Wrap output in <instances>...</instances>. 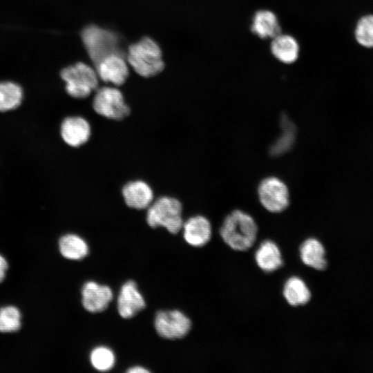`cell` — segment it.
<instances>
[{
    "instance_id": "30bf717a",
    "label": "cell",
    "mask_w": 373,
    "mask_h": 373,
    "mask_svg": "<svg viewBox=\"0 0 373 373\" xmlns=\"http://www.w3.org/2000/svg\"><path fill=\"white\" fill-rule=\"evenodd\" d=\"M90 132L88 122L79 116L66 117L60 126V134L63 141L72 147H79L87 142Z\"/></svg>"
},
{
    "instance_id": "cb8c5ba5",
    "label": "cell",
    "mask_w": 373,
    "mask_h": 373,
    "mask_svg": "<svg viewBox=\"0 0 373 373\" xmlns=\"http://www.w3.org/2000/svg\"><path fill=\"white\" fill-rule=\"evenodd\" d=\"M90 358L94 368L102 372L111 370L115 362L112 350L104 346L95 347L90 353Z\"/></svg>"
},
{
    "instance_id": "9a60e30c",
    "label": "cell",
    "mask_w": 373,
    "mask_h": 373,
    "mask_svg": "<svg viewBox=\"0 0 373 373\" xmlns=\"http://www.w3.org/2000/svg\"><path fill=\"white\" fill-rule=\"evenodd\" d=\"M270 48L274 57L283 64H293L299 56V44L297 40L289 35L280 33L274 37Z\"/></svg>"
},
{
    "instance_id": "484cf974",
    "label": "cell",
    "mask_w": 373,
    "mask_h": 373,
    "mask_svg": "<svg viewBox=\"0 0 373 373\" xmlns=\"http://www.w3.org/2000/svg\"><path fill=\"white\" fill-rule=\"evenodd\" d=\"M8 269V262L5 257L0 254V283L5 280Z\"/></svg>"
},
{
    "instance_id": "ba28073f",
    "label": "cell",
    "mask_w": 373,
    "mask_h": 373,
    "mask_svg": "<svg viewBox=\"0 0 373 373\" xmlns=\"http://www.w3.org/2000/svg\"><path fill=\"white\" fill-rule=\"evenodd\" d=\"M191 322L178 310L160 311L155 318V327L157 334L168 339L181 338L191 329Z\"/></svg>"
},
{
    "instance_id": "7c38bea8",
    "label": "cell",
    "mask_w": 373,
    "mask_h": 373,
    "mask_svg": "<svg viewBox=\"0 0 373 373\" xmlns=\"http://www.w3.org/2000/svg\"><path fill=\"white\" fill-rule=\"evenodd\" d=\"M145 301L133 280L125 283L119 291L117 298V309L124 318L134 316L145 307Z\"/></svg>"
},
{
    "instance_id": "277c9868",
    "label": "cell",
    "mask_w": 373,
    "mask_h": 373,
    "mask_svg": "<svg viewBox=\"0 0 373 373\" xmlns=\"http://www.w3.org/2000/svg\"><path fill=\"white\" fill-rule=\"evenodd\" d=\"M81 36L85 48L95 66L112 54L122 55L119 40L111 30L90 25L82 30Z\"/></svg>"
},
{
    "instance_id": "4fadbf2b",
    "label": "cell",
    "mask_w": 373,
    "mask_h": 373,
    "mask_svg": "<svg viewBox=\"0 0 373 373\" xmlns=\"http://www.w3.org/2000/svg\"><path fill=\"white\" fill-rule=\"evenodd\" d=\"M122 193L125 204L137 210L148 208L153 201L152 189L142 180L128 182L123 186Z\"/></svg>"
},
{
    "instance_id": "603a6c76",
    "label": "cell",
    "mask_w": 373,
    "mask_h": 373,
    "mask_svg": "<svg viewBox=\"0 0 373 373\" xmlns=\"http://www.w3.org/2000/svg\"><path fill=\"white\" fill-rule=\"evenodd\" d=\"M22 315L15 306L6 305L0 308V332L8 334L18 332L22 325Z\"/></svg>"
},
{
    "instance_id": "44dd1931",
    "label": "cell",
    "mask_w": 373,
    "mask_h": 373,
    "mask_svg": "<svg viewBox=\"0 0 373 373\" xmlns=\"http://www.w3.org/2000/svg\"><path fill=\"white\" fill-rule=\"evenodd\" d=\"M21 87L12 82H0V111L7 112L18 108L23 100Z\"/></svg>"
},
{
    "instance_id": "e0dca14e",
    "label": "cell",
    "mask_w": 373,
    "mask_h": 373,
    "mask_svg": "<svg viewBox=\"0 0 373 373\" xmlns=\"http://www.w3.org/2000/svg\"><path fill=\"white\" fill-rule=\"evenodd\" d=\"M251 30L261 39H273L280 33L281 28L276 15L273 12L260 10L254 15Z\"/></svg>"
},
{
    "instance_id": "d4e9b609",
    "label": "cell",
    "mask_w": 373,
    "mask_h": 373,
    "mask_svg": "<svg viewBox=\"0 0 373 373\" xmlns=\"http://www.w3.org/2000/svg\"><path fill=\"white\" fill-rule=\"evenodd\" d=\"M358 44L366 48H373V15L364 16L359 19L355 30Z\"/></svg>"
},
{
    "instance_id": "ac0fdd59",
    "label": "cell",
    "mask_w": 373,
    "mask_h": 373,
    "mask_svg": "<svg viewBox=\"0 0 373 373\" xmlns=\"http://www.w3.org/2000/svg\"><path fill=\"white\" fill-rule=\"evenodd\" d=\"M258 267L265 272H272L282 267V254L277 245L271 240H265L260 245L255 254Z\"/></svg>"
},
{
    "instance_id": "3957f363",
    "label": "cell",
    "mask_w": 373,
    "mask_h": 373,
    "mask_svg": "<svg viewBox=\"0 0 373 373\" xmlns=\"http://www.w3.org/2000/svg\"><path fill=\"white\" fill-rule=\"evenodd\" d=\"M147 209L146 222L151 227H162L173 234L182 228V206L178 199L162 196L153 202Z\"/></svg>"
},
{
    "instance_id": "9c48e42d",
    "label": "cell",
    "mask_w": 373,
    "mask_h": 373,
    "mask_svg": "<svg viewBox=\"0 0 373 373\" xmlns=\"http://www.w3.org/2000/svg\"><path fill=\"white\" fill-rule=\"evenodd\" d=\"M98 77L104 82L115 86L122 85L128 75V68L121 54H112L99 61L96 66Z\"/></svg>"
},
{
    "instance_id": "2e32d148",
    "label": "cell",
    "mask_w": 373,
    "mask_h": 373,
    "mask_svg": "<svg viewBox=\"0 0 373 373\" xmlns=\"http://www.w3.org/2000/svg\"><path fill=\"white\" fill-rule=\"evenodd\" d=\"M300 257L305 265L316 270L323 271L327 267L325 249L317 239L309 238L303 242Z\"/></svg>"
},
{
    "instance_id": "ffe728a7",
    "label": "cell",
    "mask_w": 373,
    "mask_h": 373,
    "mask_svg": "<svg viewBox=\"0 0 373 373\" xmlns=\"http://www.w3.org/2000/svg\"><path fill=\"white\" fill-rule=\"evenodd\" d=\"M283 296L291 306L307 304L311 299V292L305 282L298 277L289 278L283 287Z\"/></svg>"
},
{
    "instance_id": "6da1fadb",
    "label": "cell",
    "mask_w": 373,
    "mask_h": 373,
    "mask_svg": "<svg viewBox=\"0 0 373 373\" xmlns=\"http://www.w3.org/2000/svg\"><path fill=\"white\" fill-rule=\"evenodd\" d=\"M258 227L254 218L241 210H234L224 218L220 229L223 241L236 251H246L254 244Z\"/></svg>"
},
{
    "instance_id": "d6986e66",
    "label": "cell",
    "mask_w": 373,
    "mask_h": 373,
    "mask_svg": "<svg viewBox=\"0 0 373 373\" xmlns=\"http://www.w3.org/2000/svg\"><path fill=\"white\" fill-rule=\"evenodd\" d=\"M58 246L61 256L68 260H81L88 254L87 243L76 234L64 235L60 238Z\"/></svg>"
},
{
    "instance_id": "4316f807",
    "label": "cell",
    "mask_w": 373,
    "mask_h": 373,
    "mask_svg": "<svg viewBox=\"0 0 373 373\" xmlns=\"http://www.w3.org/2000/svg\"><path fill=\"white\" fill-rule=\"evenodd\" d=\"M129 373H146L149 372V371L142 367L136 366L133 367H131L129 370H127Z\"/></svg>"
},
{
    "instance_id": "52a82bcc",
    "label": "cell",
    "mask_w": 373,
    "mask_h": 373,
    "mask_svg": "<svg viewBox=\"0 0 373 373\" xmlns=\"http://www.w3.org/2000/svg\"><path fill=\"white\" fill-rule=\"evenodd\" d=\"M258 194L263 207L272 213L284 211L289 204L288 188L276 177L263 179L258 185Z\"/></svg>"
},
{
    "instance_id": "5b68a950",
    "label": "cell",
    "mask_w": 373,
    "mask_h": 373,
    "mask_svg": "<svg viewBox=\"0 0 373 373\" xmlns=\"http://www.w3.org/2000/svg\"><path fill=\"white\" fill-rule=\"evenodd\" d=\"M61 77L66 83L67 93L75 98H86L98 86L96 70L83 62L64 68Z\"/></svg>"
},
{
    "instance_id": "7a4b0ae2",
    "label": "cell",
    "mask_w": 373,
    "mask_h": 373,
    "mask_svg": "<svg viewBox=\"0 0 373 373\" xmlns=\"http://www.w3.org/2000/svg\"><path fill=\"white\" fill-rule=\"evenodd\" d=\"M127 60L134 70L144 77L155 76L164 68L159 45L148 37L129 46Z\"/></svg>"
},
{
    "instance_id": "8fae6325",
    "label": "cell",
    "mask_w": 373,
    "mask_h": 373,
    "mask_svg": "<svg viewBox=\"0 0 373 373\" xmlns=\"http://www.w3.org/2000/svg\"><path fill=\"white\" fill-rule=\"evenodd\" d=\"M82 305L90 312L104 311L112 300L113 294L111 289L93 281L86 283L82 289Z\"/></svg>"
},
{
    "instance_id": "5bb4252c",
    "label": "cell",
    "mask_w": 373,
    "mask_h": 373,
    "mask_svg": "<svg viewBox=\"0 0 373 373\" xmlns=\"http://www.w3.org/2000/svg\"><path fill=\"white\" fill-rule=\"evenodd\" d=\"M183 235L186 242L193 247L205 245L211 236L210 222L202 216H195L183 223Z\"/></svg>"
},
{
    "instance_id": "8992f818",
    "label": "cell",
    "mask_w": 373,
    "mask_h": 373,
    "mask_svg": "<svg viewBox=\"0 0 373 373\" xmlns=\"http://www.w3.org/2000/svg\"><path fill=\"white\" fill-rule=\"evenodd\" d=\"M93 108L99 115L114 120H121L130 113L122 93L115 87L98 89L93 98Z\"/></svg>"
},
{
    "instance_id": "7402d4cb",
    "label": "cell",
    "mask_w": 373,
    "mask_h": 373,
    "mask_svg": "<svg viewBox=\"0 0 373 373\" xmlns=\"http://www.w3.org/2000/svg\"><path fill=\"white\" fill-rule=\"evenodd\" d=\"M282 133L270 147L269 152L274 156L280 155L287 152L293 146L296 138V128L287 116L280 120Z\"/></svg>"
}]
</instances>
